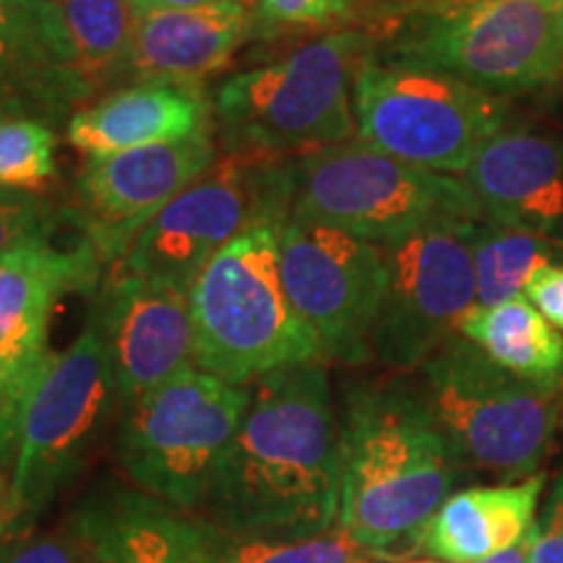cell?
Here are the masks:
<instances>
[{
    "label": "cell",
    "mask_w": 563,
    "mask_h": 563,
    "mask_svg": "<svg viewBox=\"0 0 563 563\" xmlns=\"http://www.w3.org/2000/svg\"><path fill=\"white\" fill-rule=\"evenodd\" d=\"M141 11L154 9H203V5L217 3H243V0H133Z\"/></svg>",
    "instance_id": "cell-34"
},
{
    "label": "cell",
    "mask_w": 563,
    "mask_h": 563,
    "mask_svg": "<svg viewBox=\"0 0 563 563\" xmlns=\"http://www.w3.org/2000/svg\"><path fill=\"white\" fill-rule=\"evenodd\" d=\"M211 123V100L201 87L136 84L76 110L66 123V139L87 159H100L188 139Z\"/></svg>",
    "instance_id": "cell-21"
},
{
    "label": "cell",
    "mask_w": 563,
    "mask_h": 563,
    "mask_svg": "<svg viewBox=\"0 0 563 563\" xmlns=\"http://www.w3.org/2000/svg\"><path fill=\"white\" fill-rule=\"evenodd\" d=\"M121 407L97 319L63 352H51L26 397L13 462V527L32 530L87 467L112 412Z\"/></svg>",
    "instance_id": "cell-9"
},
{
    "label": "cell",
    "mask_w": 563,
    "mask_h": 563,
    "mask_svg": "<svg viewBox=\"0 0 563 563\" xmlns=\"http://www.w3.org/2000/svg\"><path fill=\"white\" fill-rule=\"evenodd\" d=\"M407 563H441V561H407Z\"/></svg>",
    "instance_id": "cell-37"
},
{
    "label": "cell",
    "mask_w": 563,
    "mask_h": 563,
    "mask_svg": "<svg viewBox=\"0 0 563 563\" xmlns=\"http://www.w3.org/2000/svg\"><path fill=\"white\" fill-rule=\"evenodd\" d=\"M420 371L422 397L464 467L504 481L532 477L559 428L563 386L527 382L493 363L462 334L428 357Z\"/></svg>",
    "instance_id": "cell-7"
},
{
    "label": "cell",
    "mask_w": 563,
    "mask_h": 563,
    "mask_svg": "<svg viewBox=\"0 0 563 563\" xmlns=\"http://www.w3.org/2000/svg\"><path fill=\"white\" fill-rule=\"evenodd\" d=\"M279 266L292 308L313 329L321 355L368 361L386 287L382 249L329 224L287 217Z\"/></svg>",
    "instance_id": "cell-13"
},
{
    "label": "cell",
    "mask_w": 563,
    "mask_h": 563,
    "mask_svg": "<svg viewBox=\"0 0 563 563\" xmlns=\"http://www.w3.org/2000/svg\"><path fill=\"white\" fill-rule=\"evenodd\" d=\"M58 136L37 121H0V188L42 194L58 175Z\"/></svg>",
    "instance_id": "cell-27"
},
{
    "label": "cell",
    "mask_w": 563,
    "mask_h": 563,
    "mask_svg": "<svg viewBox=\"0 0 563 563\" xmlns=\"http://www.w3.org/2000/svg\"><path fill=\"white\" fill-rule=\"evenodd\" d=\"M209 538L217 563H382L340 525L311 538L266 540L224 532L209 522Z\"/></svg>",
    "instance_id": "cell-26"
},
{
    "label": "cell",
    "mask_w": 563,
    "mask_h": 563,
    "mask_svg": "<svg viewBox=\"0 0 563 563\" xmlns=\"http://www.w3.org/2000/svg\"><path fill=\"white\" fill-rule=\"evenodd\" d=\"M543 477L483 485L449 496L426 532L428 553L446 563H483L522 543L534 525Z\"/></svg>",
    "instance_id": "cell-22"
},
{
    "label": "cell",
    "mask_w": 563,
    "mask_h": 563,
    "mask_svg": "<svg viewBox=\"0 0 563 563\" xmlns=\"http://www.w3.org/2000/svg\"><path fill=\"white\" fill-rule=\"evenodd\" d=\"M91 316L100 327L121 407L196 368L191 298L180 287L108 272Z\"/></svg>",
    "instance_id": "cell-16"
},
{
    "label": "cell",
    "mask_w": 563,
    "mask_h": 563,
    "mask_svg": "<svg viewBox=\"0 0 563 563\" xmlns=\"http://www.w3.org/2000/svg\"><path fill=\"white\" fill-rule=\"evenodd\" d=\"M285 222L253 224L211 256L188 290L196 368L228 384L249 386L272 371L323 357L282 279Z\"/></svg>",
    "instance_id": "cell-5"
},
{
    "label": "cell",
    "mask_w": 563,
    "mask_h": 563,
    "mask_svg": "<svg viewBox=\"0 0 563 563\" xmlns=\"http://www.w3.org/2000/svg\"><path fill=\"white\" fill-rule=\"evenodd\" d=\"M527 298L551 327L563 332V264H545L527 282Z\"/></svg>",
    "instance_id": "cell-32"
},
{
    "label": "cell",
    "mask_w": 563,
    "mask_h": 563,
    "mask_svg": "<svg viewBox=\"0 0 563 563\" xmlns=\"http://www.w3.org/2000/svg\"><path fill=\"white\" fill-rule=\"evenodd\" d=\"M249 32L251 13L243 3L141 11L125 87H201L230 66Z\"/></svg>",
    "instance_id": "cell-20"
},
{
    "label": "cell",
    "mask_w": 563,
    "mask_h": 563,
    "mask_svg": "<svg viewBox=\"0 0 563 563\" xmlns=\"http://www.w3.org/2000/svg\"><path fill=\"white\" fill-rule=\"evenodd\" d=\"M66 228H79L76 211L68 201L0 188V256L30 241L55 238Z\"/></svg>",
    "instance_id": "cell-28"
},
{
    "label": "cell",
    "mask_w": 563,
    "mask_h": 563,
    "mask_svg": "<svg viewBox=\"0 0 563 563\" xmlns=\"http://www.w3.org/2000/svg\"><path fill=\"white\" fill-rule=\"evenodd\" d=\"M559 37H561V55H563V0H559Z\"/></svg>",
    "instance_id": "cell-36"
},
{
    "label": "cell",
    "mask_w": 563,
    "mask_h": 563,
    "mask_svg": "<svg viewBox=\"0 0 563 563\" xmlns=\"http://www.w3.org/2000/svg\"><path fill=\"white\" fill-rule=\"evenodd\" d=\"M89 100L51 0H0V121L58 129Z\"/></svg>",
    "instance_id": "cell-17"
},
{
    "label": "cell",
    "mask_w": 563,
    "mask_h": 563,
    "mask_svg": "<svg viewBox=\"0 0 563 563\" xmlns=\"http://www.w3.org/2000/svg\"><path fill=\"white\" fill-rule=\"evenodd\" d=\"M530 563H563V473L548 498L543 517L527 532Z\"/></svg>",
    "instance_id": "cell-31"
},
{
    "label": "cell",
    "mask_w": 563,
    "mask_h": 563,
    "mask_svg": "<svg viewBox=\"0 0 563 563\" xmlns=\"http://www.w3.org/2000/svg\"><path fill=\"white\" fill-rule=\"evenodd\" d=\"M89 563H217L207 519L129 485L104 483L70 511Z\"/></svg>",
    "instance_id": "cell-18"
},
{
    "label": "cell",
    "mask_w": 563,
    "mask_h": 563,
    "mask_svg": "<svg viewBox=\"0 0 563 563\" xmlns=\"http://www.w3.org/2000/svg\"><path fill=\"white\" fill-rule=\"evenodd\" d=\"M251 402V386L191 368L123 410L118 462L144 493L188 511L207 501Z\"/></svg>",
    "instance_id": "cell-10"
},
{
    "label": "cell",
    "mask_w": 563,
    "mask_h": 563,
    "mask_svg": "<svg viewBox=\"0 0 563 563\" xmlns=\"http://www.w3.org/2000/svg\"><path fill=\"white\" fill-rule=\"evenodd\" d=\"M475 222H446L378 245L386 266L371 352L397 371L420 368L477 306Z\"/></svg>",
    "instance_id": "cell-12"
},
{
    "label": "cell",
    "mask_w": 563,
    "mask_h": 563,
    "mask_svg": "<svg viewBox=\"0 0 563 563\" xmlns=\"http://www.w3.org/2000/svg\"><path fill=\"white\" fill-rule=\"evenodd\" d=\"M290 217H302L373 245L446 222L485 220L462 178L410 165L363 141L287 162Z\"/></svg>",
    "instance_id": "cell-6"
},
{
    "label": "cell",
    "mask_w": 563,
    "mask_h": 563,
    "mask_svg": "<svg viewBox=\"0 0 563 563\" xmlns=\"http://www.w3.org/2000/svg\"><path fill=\"white\" fill-rule=\"evenodd\" d=\"M357 141L443 175L467 170L475 154L509 125L501 95L415 63L365 55L355 79Z\"/></svg>",
    "instance_id": "cell-8"
},
{
    "label": "cell",
    "mask_w": 563,
    "mask_h": 563,
    "mask_svg": "<svg viewBox=\"0 0 563 563\" xmlns=\"http://www.w3.org/2000/svg\"><path fill=\"white\" fill-rule=\"evenodd\" d=\"M217 162L214 123L180 141L150 144L110 157L87 159L68 203L84 235L112 269L159 209Z\"/></svg>",
    "instance_id": "cell-15"
},
{
    "label": "cell",
    "mask_w": 563,
    "mask_h": 563,
    "mask_svg": "<svg viewBox=\"0 0 563 563\" xmlns=\"http://www.w3.org/2000/svg\"><path fill=\"white\" fill-rule=\"evenodd\" d=\"M0 563H89L79 534L70 527L60 530L13 532L0 545Z\"/></svg>",
    "instance_id": "cell-30"
},
{
    "label": "cell",
    "mask_w": 563,
    "mask_h": 563,
    "mask_svg": "<svg viewBox=\"0 0 563 563\" xmlns=\"http://www.w3.org/2000/svg\"><path fill=\"white\" fill-rule=\"evenodd\" d=\"M110 266L84 230L66 245L30 241L0 256V441L16 454L19 422L42 365L55 302L95 295Z\"/></svg>",
    "instance_id": "cell-14"
},
{
    "label": "cell",
    "mask_w": 563,
    "mask_h": 563,
    "mask_svg": "<svg viewBox=\"0 0 563 563\" xmlns=\"http://www.w3.org/2000/svg\"><path fill=\"white\" fill-rule=\"evenodd\" d=\"M464 183L485 220L543 235L563 251V136L506 125L470 167Z\"/></svg>",
    "instance_id": "cell-19"
},
{
    "label": "cell",
    "mask_w": 563,
    "mask_h": 563,
    "mask_svg": "<svg viewBox=\"0 0 563 563\" xmlns=\"http://www.w3.org/2000/svg\"><path fill=\"white\" fill-rule=\"evenodd\" d=\"M340 464L336 525L378 561L420 551L464 470L422 391L402 382L344 391Z\"/></svg>",
    "instance_id": "cell-2"
},
{
    "label": "cell",
    "mask_w": 563,
    "mask_h": 563,
    "mask_svg": "<svg viewBox=\"0 0 563 563\" xmlns=\"http://www.w3.org/2000/svg\"><path fill=\"white\" fill-rule=\"evenodd\" d=\"M251 402L207 496L214 527L243 538L295 540L340 517V422L319 363L251 382Z\"/></svg>",
    "instance_id": "cell-1"
},
{
    "label": "cell",
    "mask_w": 563,
    "mask_h": 563,
    "mask_svg": "<svg viewBox=\"0 0 563 563\" xmlns=\"http://www.w3.org/2000/svg\"><path fill=\"white\" fill-rule=\"evenodd\" d=\"M460 334L493 363L527 382L563 386V334L543 319L530 300L475 306L460 323Z\"/></svg>",
    "instance_id": "cell-23"
},
{
    "label": "cell",
    "mask_w": 563,
    "mask_h": 563,
    "mask_svg": "<svg viewBox=\"0 0 563 563\" xmlns=\"http://www.w3.org/2000/svg\"><path fill=\"white\" fill-rule=\"evenodd\" d=\"M357 13V0H256L251 32L332 30Z\"/></svg>",
    "instance_id": "cell-29"
},
{
    "label": "cell",
    "mask_w": 563,
    "mask_h": 563,
    "mask_svg": "<svg viewBox=\"0 0 563 563\" xmlns=\"http://www.w3.org/2000/svg\"><path fill=\"white\" fill-rule=\"evenodd\" d=\"M553 241L509 224L481 220L473 232V258L477 277V306H501L522 298L527 282L540 266L551 264Z\"/></svg>",
    "instance_id": "cell-25"
},
{
    "label": "cell",
    "mask_w": 563,
    "mask_h": 563,
    "mask_svg": "<svg viewBox=\"0 0 563 563\" xmlns=\"http://www.w3.org/2000/svg\"><path fill=\"white\" fill-rule=\"evenodd\" d=\"M483 563H530V540H527V534H525L522 543H517L514 548H509V551L493 555V559L483 561Z\"/></svg>",
    "instance_id": "cell-35"
},
{
    "label": "cell",
    "mask_w": 563,
    "mask_h": 563,
    "mask_svg": "<svg viewBox=\"0 0 563 563\" xmlns=\"http://www.w3.org/2000/svg\"><path fill=\"white\" fill-rule=\"evenodd\" d=\"M365 30L378 58L446 70L493 95L563 79L559 0H382Z\"/></svg>",
    "instance_id": "cell-3"
},
{
    "label": "cell",
    "mask_w": 563,
    "mask_h": 563,
    "mask_svg": "<svg viewBox=\"0 0 563 563\" xmlns=\"http://www.w3.org/2000/svg\"><path fill=\"white\" fill-rule=\"evenodd\" d=\"M66 30L76 70L91 97L123 89L141 9L133 0H51Z\"/></svg>",
    "instance_id": "cell-24"
},
{
    "label": "cell",
    "mask_w": 563,
    "mask_h": 563,
    "mask_svg": "<svg viewBox=\"0 0 563 563\" xmlns=\"http://www.w3.org/2000/svg\"><path fill=\"white\" fill-rule=\"evenodd\" d=\"M290 217V170L282 159H217L139 232L110 272L191 290L214 253L253 224Z\"/></svg>",
    "instance_id": "cell-11"
},
{
    "label": "cell",
    "mask_w": 563,
    "mask_h": 563,
    "mask_svg": "<svg viewBox=\"0 0 563 563\" xmlns=\"http://www.w3.org/2000/svg\"><path fill=\"white\" fill-rule=\"evenodd\" d=\"M13 462H16L13 449L0 441V545L9 538L13 517H16L13 514Z\"/></svg>",
    "instance_id": "cell-33"
},
{
    "label": "cell",
    "mask_w": 563,
    "mask_h": 563,
    "mask_svg": "<svg viewBox=\"0 0 563 563\" xmlns=\"http://www.w3.org/2000/svg\"><path fill=\"white\" fill-rule=\"evenodd\" d=\"M371 51L368 30L350 26L224 79L211 97L224 152L287 159L347 144L357 136L355 79Z\"/></svg>",
    "instance_id": "cell-4"
}]
</instances>
